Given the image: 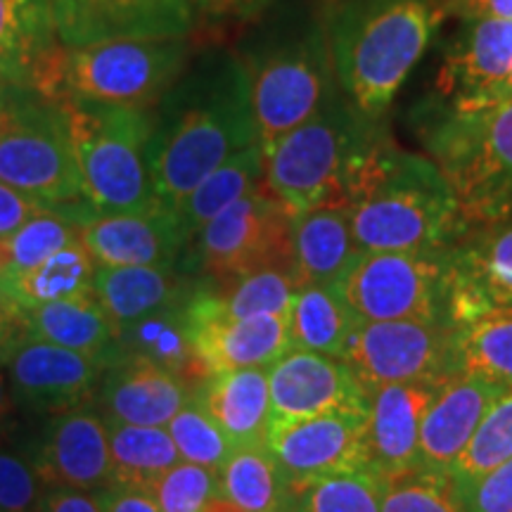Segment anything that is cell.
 <instances>
[{"mask_svg":"<svg viewBox=\"0 0 512 512\" xmlns=\"http://www.w3.org/2000/svg\"><path fill=\"white\" fill-rule=\"evenodd\" d=\"M342 204L361 252L451 249L472 228L439 166L401 150L387 131L354 166Z\"/></svg>","mask_w":512,"mask_h":512,"instance_id":"1","label":"cell"},{"mask_svg":"<svg viewBox=\"0 0 512 512\" xmlns=\"http://www.w3.org/2000/svg\"><path fill=\"white\" fill-rule=\"evenodd\" d=\"M444 19V0H337L330 12L337 86L370 121H384Z\"/></svg>","mask_w":512,"mask_h":512,"instance_id":"2","label":"cell"},{"mask_svg":"<svg viewBox=\"0 0 512 512\" xmlns=\"http://www.w3.org/2000/svg\"><path fill=\"white\" fill-rule=\"evenodd\" d=\"M188 50V36L121 34L95 41L53 43L31 67L27 86L53 107L62 102L145 110L174 81Z\"/></svg>","mask_w":512,"mask_h":512,"instance_id":"3","label":"cell"},{"mask_svg":"<svg viewBox=\"0 0 512 512\" xmlns=\"http://www.w3.org/2000/svg\"><path fill=\"white\" fill-rule=\"evenodd\" d=\"M249 145H256V131L247 74L240 60L228 57L197 81L195 98L155 136L152 176L162 207L176 211L204 178Z\"/></svg>","mask_w":512,"mask_h":512,"instance_id":"4","label":"cell"},{"mask_svg":"<svg viewBox=\"0 0 512 512\" xmlns=\"http://www.w3.org/2000/svg\"><path fill=\"white\" fill-rule=\"evenodd\" d=\"M57 110L67 121L81 195L93 214L164 209L155 192V133L145 110L81 100L62 102Z\"/></svg>","mask_w":512,"mask_h":512,"instance_id":"5","label":"cell"},{"mask_svg":"<svg viewBox=\"0 0 512 512\" xmlns=\"http://www.w3.org/2000/svg\"><path fill=\"white\" fill-rule=\"evenodd\" d=\"M384 121H370L337 91L318 114L264 155V185L292 216L318 204H342L354 166L373 147Z\"/></svg>","mask_w":512,"mask_h":512,"instance_id":"6","label":"cell"},{"mask_svg":"<svg viewBox=\"0 0 512 512\" xmlns=\"http://www.w3.org/2000/svg\"><path fill=\"white\" fill-rule=\"evenodd\" d=\"M330 10L302 29L256 48L242 62L247 74L256 145L271 150L280 138L309 121L339 91L332 60Z\"/></svg>","mask_w":512,"mask_h":512,"instance_id":"7","label":"cell"},{"mask_svg":"<svg viewBox=\"0 0 512 512\" xmlns=\"http://www.w3.org/2000/svg\"><path fill=\"white\" fill-rule=\"evenodd\" d=\"M422 140L472 228L512 221V102L482 112L434 107Z\"/></svg>","mask_w":512,"mask_h":512,"instance_id":"8","label":"cell"},{"mask_svg":"<svg viewBox=\"0 0 512 512\" xmlns=\"http://www.w3.org/2000/svg\"><path fill=\"white\" fill-rule=\"evenodd\" d=\"M0 181L48 207L83 202L67 121L24 83H0Z\"/></svg>","mask_w":512,"mask_h":512,"instance_id":"9","label":"cell"},{"mask_svg":"<svg viewBox=\"0 0 512 512\" xmlns=\"http://www.w3.org/2000/svg\"><path fill=\"white\" fill-rule=\"evenodd\" d=\"M337 287L363 323L427 320L451 325V249L366 252Z\"/></svg>","mask_w":512,"mask_h":512,"instance_id":"10","label":"cell"},{"mask_svg":"<svg viewBox=\"0 0 512 512\" xmlns=\"http://www.w3.org/2000/svg\"><path fill=\"white\" fill-rule=\"evenodd\" d=\"M292 219L264 183L223 209L197 235V259L209 287H226L268 268L294 273Z\"/></svg>","mask_w":512,"mask_h":512,"instance_id":"11","label":"cell"},{"mask_svg":"<svg viewBox=\"0 0 512 512\" xmlns=\"http://www.w3.org/2000/svg\"><path fill=\"white\" fill-rule=\"evenodd\" d=\"M344 361L370 394L382 384L446 382L460 373L456 328L427 320H361Z\"/></svg>","mask_w":512,"mask_h":512,"instance_id":"12","label":"cell"},{"mask_svg":"<svg viewBox=\"0 0 512 512\" xmlns=\"http://www.w3.org/2000/svg\"><path fill=\"white\" fill-rule=\"evenodd\" d=\"M271 430L332 413H370V392L342 358L290 349L268 368Z\"/></svg>","mask_w":512,"mask_h":512,"instance_id":"13","label":"cell"},{"mask_svg":"<svg viewBox=\"0 0 512 512\" xmlns=\"http://www.w3.org/2000/svg\"><path fill=\"white\" fill-rule=\"evenodd\" d=\"M512 72V19H470L446 50L437 76L439 110L482 112L498 107Z\"/></svg>","mask_w":512,"mask_h":512,"instance_id":"14","label":"cell"},{"mask_svg":"<svg viewBox=\"0 0 512 512\" xmlns=\"http://www.w3.org/2000/svg\"><path fill=\"white\" fill-rule=\"evenodd\" d=\"M368 413H332L273 427L268 448L283 467L294 498L318 479L368 470Z\"/></svg>","mask_w":512,"mask_h":512,"instance_id":"15","label":"cell"},{"mask_svg":"<svg viewBox=\"0 0 512 512\" xmlns=\"http://www.w3.org/2000/svg\"><path fill=\"white\" fill-rule=\"evenodd\" d=\"M19 401L46 413L86 406L98 389L107 363L79 351L57 347L29 332L19 335L0 356Z\"/></svg>","mask_w":512,"mask_h":512,"instance_id":"16","label":"cell"},{"mask_svg":"<svg viewBox=\"0 0 512 512\" xmlns=\"http://www.w3.org/2000/svg\"><path fill=\"white\" fill-rule=\"evenodd\" d=\"M494 311H512V221L470 228L451 247L453 328Z\"/></svg>","mask_w":512,"mask_h":512,"instance_id":"17","label":"cell"},{"mask_svg":"<svg viewBox=\"0 0 512 512\" xmlns=\"http://www.w3.org/2000/svg\"><path fill=\"white\" fill-rule=\"evenodd\" d=\"M190 382L143 354L121 351L98 384L100 415L110 422L166 427L192 401Z\"/></svg>","mask_w":512,"mask_h":512,"instance_id":"18","label":"cell"},{"mask_svg":"<svg viewBox=\"0 0 512 512\" xmlns=\"http://www.w3.org/2000/svg\"><path fill=\"white\" fill-rule=\"evenodd\" d=\"M200 287L190 297L185 311H188L192 349L209 375L223 370L271 368L292 349L287 318H221L204 306Z\"/></svg>","mask_w":512,"mask_h":512,"instance_id":"19","label":"cell"},{"mask_svg":"<svg viewBox=\"0 0 512 512\" xmlns=\"http://www.w3.org/2000/svg\"><path fill=\"white\" fill-rule=\"evenodd\" d=\"M34 465L46 486L107 489L112 484L110 434L100 411L79 406L57 413L43 434Z\"/></svg>","mask_w":512,"mask_h":512,"instance_id":"20","label":"cell"},{"mask_svg":"<svg viewBox=\"0 0 512 512\" xmlns=\"http://www.w3.org/2000/svg\"><path fill=\"white\" fill-rule=\"evenodd\" d=\"M188 235L169 209L150 214H93L81 226V245L95 264L124 266H174L188 245Z\"/></svg>","mask_w":512,"mask_h":512,"instance_id":"21","label":"cell"},{"mask_svg":"<svg viewBox=\"0 0 512 512\" xmlns=\"http://www.w3.org/2000/svg\"><path fill=\"white\" fill-rule=\"evenodd\" d=\"M444 382L382 384L370 394L366 422V467L380 477L418 467L420 427Z\"/></svg>","mask_w":512,"mask_h":512,"instance_id":"22","label":"cell"},{"mask_svg":"<svg viewBox=\"0 0 512 512\" xmlns=\"http://www.w3.org/2000/svg\"><path fill=\"white\" fill-rule=\"evenodd\" d=\"M503 394V387L470 373H458L441 384L422 418L418 467L432 472L451 470L479 422Z\"/></svg>","mask_w":512,"mask_h":512,"instance_id":"23","label":"cell"},{"mask_svg":"<svg viewBox=\"0 0 512 512\" xmlns=\"http://www.w3.org/2000/svg\"><path fill=\"white\" fill-rule=\"evenodd\" d=\"M294 278L302 285L337 287L361 259L344 204H318L292 219Z\"/></svg>","mask_w":512,"mask_h":512,"instance_id":"24","label":"cell"},{"mask_svg":"<svg viewBox=\"0 0 512 512\" xmlns=\"http://www.w3.org/2000/svg\"><path fill=\"white\" fill-rule=\"evenodd\" d=\"M197 285H190L176 266H98L93 292L110 316L117 337L138 320L171 306L188 304Z\"/></svg>","mask_w":512,"mask_h":512,"instance_id":"25","label":"cell"},{"mask_svg":"<svg viewBox=\"0 0 512 512\" xmlns=\"http://www.w3.org/2000/svg\"><path fill=\"white\" fill-rule=\"evenodd\" d=\"M235 446L268 444L271 389L268 368L211 373L192 396Z\"/></svg>","mask_w":512,"mask_h":512,"instance_id":"26","label":"cell"},{"mask_svg":"<svg viewBox=\"0 0 512 512\" xmlns=\"http://www.w3.org/2000/svg\"><path fill=\"white\" fill-rule=\"evenodd\" d=\"M22 320L29 335L46 339L57 347L79 351L105 363L119 354L117 330L95 292L22 309Z\"/></svg>","mask_w":512,"mask_h":512,"instance_id":"27","label":"cell"},{"mask_svg":"<svg viewBox=\"0 0 512 512\" xmlns=\"http://www.w3.org/2000/svg\"><path fill=\"white\" fill-rule=\"evenodd\" d=\"M358 323L361 318L344 302L339 287L302 285L287 316L290 347L344 361Z\"/></svg>","mask_w":512,"mask_h":512,"instance_id":"28","label":"cell"},{"mask_svg":"<svg viewBox=\"0 0 512 512\" xmlns=\"http://www.w3.org/2000/svg\"><path fill=\"white\" fill-rule=\"evenodd\" d=\"M95 271H98V264L79 240L50 254L48 259L27 271H3L0 290L8 294L19 309H34V306L93 292Z\"/></svg>","mask_w":512,"mask_h":512,"instance_id":"29","label":"cell"},{"mask_svg":"<svg viewBox=\"0 0 512 512\" xmlns=\"http://www.w3.org/2000/svg\"><path fill=\"white\" fill-rule=\"evenodd\" d=\"M216 489L245 512H292L294 491L268 444L235 446L216 472Z\"/></svg>","mask_w":512,"mask_h":512,"instance_id":"30","label":"cell"},{"mask_svg":"<svg viewBox=\"0 0 512 512\" xmlns=\"http://www.w3.org/2000/svg\"><path fill=\"white\" fill-rule=\"evenodd\" d=\"M57 38L48 0H0V83H24Z\"/></svg>","mask_w":512,"mask_h":512,"instance_id":"31","label":"cell"},{"mask_svg":"<svg viewBox=\"0 0 512 512\" xmlns=\"http://www.w3.org/2000/svg\"><path fill=\"white\" fill-rule=\"evenodd\" d=\"M105 422L110 434L112 484L150 491L171 467L181 463V453L166 427Z\"/></svg>","mask_w":512,"mask_h":512,"instance_id":"32","label":"cell"},{"mask_svg":"<svg viewBox=\"0 0 512 512\" xmlns=\"http://www.w3.org/2000/svg\"><path fill=\"white\" fill-rule=\"evenodd\" d=\"M261 183H264V152L259 145H249L223 162L174 211L188 240L197 238L211 219H216L223 209H228Z\"/></svg>","mask_w":512,"mask_h":512,"instance_id":"33","label":"cell"},{"mask_svg":"<svg viewBox=\"0 0 512 512\" xmlns=\"http://www.w3.org/2000/svg\"><path fill=\"white\" fill-rule=\"evenodd\" d=\"M188 304L171 306L159 313H152L136 325L119 332V349L143 354L152 361L171 368L183 380L197 382V387L207 380L209 373L197 361L195 349L190 342V325H188Z\"/></svg>","mask_w":512,"mask_h":512,"instance_id":"34","label":"cell"},{"mask_svg":"<svg viewBox=\"0 0 512 512\" xmlns=\"http://www.w3.org/2000/svg\"><path fill=\"white\" fill-rule=\"evenodd\" d=\"M299 290L297 278L290 271H259L235 280L226 287H200V299L211 313L221 318L254 316H290L294 294Z\"/></svg>","mask_w":512,"mask_h":512,"instance_id":"35","label":"cell"},{"mask_svg":"<svg viewBox=\"0 0 512 512\" xmlns=\"http://www.w3.org/2000/svg\"><path fill=\"white\" fill-rule=\"evenodd\" d=\"M460 373L512 392V311H494L456 328Z\"/></svg>","mask_w":512,"mask_h":512,"instance_id":"36","label":"cell"},{"mask_svg":"<svg viewBox=\"0 0 512 512\" xmlns=\"http://www.w3.org/2000/svg\"><path fill=\"white\" fill-rule=\"evenodd\" d=\"M93 216V209L86 202L72 209V204L46 207L36 216L15 230L8 242L10 266L8 271H27L48 259L50 254L60 252L62 247L81 240V226Z\"/></svg>","mask_w":512,"mask_h":512,"instance_id":"37","label":"cell"},{"mask_svg":"<svg viewBox=\"0 0 512 512\" xmlns=\"http://www.w3.org/2000/svg\"><path fill=\"white\" fill-rule=\"evenodd\" d=\"M508 460H512V392H505L489 408L470 444L446 475L456 486H465L489 475Z\"/></svg>","mask_w":512,"mask_h":512,"instance_id":"38","label":"cell"},{"mask_svg":"<svg viewBox=\"0 0 512 512\" xmlns=\"http://www.w3.org/2000/svg\"><path fill=\"white\" fill-rule=\"evenodd\" d=\"M384 477L370 470L347 472L306 484L292 512H382Z\"/></svg>","mask_w":512,"mask_h":512,"instance_id":"39","label":"cell"},{"mask_svg":"<svg viewBox=\"0 0 512 512\" xmlns=\"http://www.w3.org/2000/svg\"><path fill=\"white\" fill-rule=\"evenodd\" d=\"M382 512H465L446 472L413 467L384 477Z\"/></svg>","mask_w":512,"mask_h":512,"instance_id":"40","label":"cell"},{"mask_svg":"<svg viewBox=\"0 0 512 512\" xmlns=\"http://www.w3.org/2000/svg\"><path fill=\"white\" fill-rule=\"evenodd\" d=\"M166 430L174 439L181 460L207 467L211 472H219L223 460L233 451L230 439L195 399L176 413V418L166 425Z\"/></svg>","mask_w":512,"mask_h":512,"instance_id":"41","label":"cell"},{"mask_svg":"<svg viewBox=\"0 0 512 512\" xmlns=\"http://www.w3.org/2000/svg\"><path fill=\"white\" fill-rule=\"evenodd\" d=\"M57 38L67 46L119 36V0H48Z\"/></svg>","mask_w":512,"mask_h":512,"instance_id":"42","label":"cell"},{"mask_svg":"<svg viewBox=\"0 0 512 512\" xmlns=\"http://www.w3.org/2000/svg\"><path fill=\"white\" fill-rule=\"evenodd\" d=\"M195 22L190 0H119L121 34L188 36Z\"/></svg>","mask_w":512,"mask_h":512,"instance_id":"43","label":"cell"},{"mask_svg":"<svg viewBox=\"0 0 512 512\" xmlns=\"http://www.w3.org/2000/svg\"><path fill=\"white\" fill-rule=\"evenodd\" d=\"M150 494L162 512H204L216 494V472L181 460L152 486Z\"/></svg>","mask_w":512,"mask_h":512,"instance_id":"44","label":"cell"},{"mask_svg":"<svg viewBox=\"0 0 512 512\" xmlns=\"http://www.w3.org/2000/svg\"><path fill=\"white\" fill-rule=\"evenodd\" d=\"M43 486L34 460L0 451V512H34Z\"/></svg>","mask_w":512,"mask_h":512,"instance_id":"45","label":"cell"},{"mask_svg":"<svg viewBox=\"0 0 512 512\" xmlns=\"http://www.w3.org/2000/svg\"><path fill=\"white\" fill-rule=\"evenodd\" d=\"M456 494L463 501L465 512H512V460L498 465L477 482L456 486Z\"/></svg>","mask_w":512,"mask_h":512,"instance_id":"46","label":"cell"},{"mask_svg":"<svg viewBox=\"0 0 512 512\" xmlns=\"http://www.w3.org/2000/svg\"><path fill=\"white\" fill-rule=\"evenodd\" d=\"M48 204L34 200V197L24 195L8 183L0 181V238H10L15 230L27 223L31 216L46 209Z\"/></svg>","mask_w":512,"mask_h":512,"instance_id":"47","label":"cell"},{"mask_svg":"<svg viewBox=\"0 0 512 512\" xmlns=\"http://www.w3.org/2000/svg\"><path fill=\"white\" fill-rule=\"evenodd\" d=\"M34 512H105L102 496L93 491L67 489V486H46Z\"/></svg>","mask_w":512,"mask_h":512,"instance_id":"48","label":"cell"},{"mask_svg":"<svg viewBox=\"0 0 512 512\" xmlns=\"http://www.w3.org/2000/svg\"><path fill=\"white\" fill-rule=\"evenodd\" d=\"M100 496L105 512H162L155 496L145 489L110 484L107 489L100 491Z\"/></svg>","mask_w":512,"mask_h":512,"instance_id":"49","label":"cell"},{"mask_svg":"<svg viewBox=\"0 0 512 512\" xmlns=\"http://www.w3.org/2000/svg\"><path fill=\"white\" fill-rule=\"evenodd\" d=\"M444 17L470 19H512V0H444Z\"/></svg>","mask_w":512,"mask_h":512,"instance_id":"50","label":"cell"},{"mask_svg":"<svg viewBox=\"0 0 512 512\" xmlns=\"http://www.w3.org/2000/svg\"><path fill=\"white\" fill-rule=\"evenodd\" d=\"M195 17L202 19H245L266 8L271 0H190Z\"/></svg>","mask_w":512,"mask_h":512,"instance_id":"51","label":"cell"},{"mask_svg":"<svg viewBox=\"0 0 512 512\" xmlns=\"http://www.w3.org/2000/svg\"><path fill=\"white\" fill-rule=\"evenodd\" d=\"M24 320L22 309L12 302V299L0 290V356L8 351V347L19 335H24Z\"/></svg>","mask_w":512,"mask_h":512,"instance_id":"52","label":"cell"},{"mask_svg":"<svg viewBox=\"0 0 512 512\" xmlns=\"http://www.w3.org/2000/svg\"><path fill=\"white\" fill-rule=\"evenodd\" d=\"M204 512H245V510H242L238 503H233L228 496H223L221 491L216 489V494L211 496V501L207 503Z\"/></svg>","mask_w":512,"mask_h":512,"instance_id":"53","label":"cell"},{"mask_svg":"<svg viewBox=\"0 0 512 512\" xmlns=\"http://www.w3.org/2000/svg\"><path fill=\"white\" fill-rule=\"evenodd\" d=\"M12 413V396L8 389V377H5L3 370H0V427L5 425V420L10 418Z\"/></svg>","mask_w":512,"mask_h":512,"instance_id":"54","label":"cell"},{"mask_svg":"<svg viewBox=\"0 0 512 512\" xmlns=\"http://www.w3.org/2000/svg\"><path fill=\"white\" fill-rule=\"evenodd\" d=\"M505 102H512V72L501 86V93H498V105H505Z\"/></svg>","mask_w":512,"mask_h":512,"instance_id":"55","label":"cell"}]
</instances>
